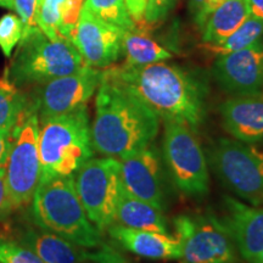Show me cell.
<instances>
[{
    "mask_svg": "<svg viewBox=\"0 0 263 263\" xmlns=\"http://www.w3.org/2000/svg\"><path fill=\"white\" fill-rule=\"evenodd\" d=\"M104 73L144 103L159 118L188 124L194 130L205 118L206 89L178 66L156 62L107 67Z\"/></svg>",
    "mask_w": 263,
    "mask_h": 263,
    "instance_id": "6da1fadb",
    "label": "cell"
},
{
    "mask_svg": "<svg viewBox=\"0 0 263 263\" xmlns=\"http://www.w3.org/2000/svg\"><path fill=\"white\" fill-rule=\"evenodd\" d=\"M90 129L94 151L121 160L154 143L160 118L103 71Z\"/></svg>",
    "mask_w": 263,
    "mask_h": 263,
    "instance_id": "7a4b0ae2",
    "label": "cell"
},
{
    "mask_svg": "<svg viewBox=\"0 0 263 263\" xmlns=\"http://www.w3.org/2000/svg\"><path fill=\"white\" fill-rule=\"evenodd\" d=\"M35 226L70 240L84 249L103 244L101 230L88 218L74 185L73 176L44 177L32 199Z\"/></svg>",
    "mask_w": 263,
    "mask_h": 263,
    "instance_id": "3957f363",
    "label": "cell"
},
{
    "mask_svg": "<svg viewBox=\"0 0 263 263\" xmlns=\"http://www.w3.org/2000/svg\"><path fill=\"white\" fill-rule=\"evenodd\" d=\"M38 149L42 176H73L94 155L87 107L39 118Z\"/></svg>",
    "mask_w": 263,
    "mask_h": 263,
    "instance_id": "277c9868",
    "label": "cell"
},
{
    "mask_svg": "<svg viewBox=\"0 0 263 263\" xmlns=\"http://www.w3.org/2000/svg\"><path fill=\"white\" fill-rule=\"evenodd\" d=\"M87 65L70 41L50 39L39 28L20 41L8 74L15 87L44 84L74 73Z\"/></svg>",
    "mask_w": 263,
    "mask_h": 263,
    "instance_id": "5b68a950",
    "label": "cell"
},
{
    "mask_svg": "<svg viewBox=\"0 0 263 263\" xmlns=\"http://www.w3.org/2000/svg\"><path fill=\"white\" fill-rule=\"evenodd\" d=\"M39 116L34 104H28L10 133L5 159L8 189L14 209L28 205L42 176L38 149Z\"/></svg>",
    "mask_w": 263,
    "mask_h": 263,
    "instance_id": "8992f818",
    "label": "cell"
},
{
    "mask_svg": "<svg viewBox=\"0 0 263 263\" xmlns=\"http://www.w3.org/2000/svg\"><path fill=\"white\" fill-rule=\"evenodd\" d=\"M210 162L219 180L250 205L263 206V150L232 138L217 140Z\"/></svg>",
    "mask_w": 263,
    "mask_h": 263,
    "instance_id": "52a82bcc",
    "label": "cell"
},
{
    "mask_svg": "<svg viewBox=\"0 0 263 263\" xmlns=\"http://www.w3.org/2000/svg\"><path fill=\"white\" fill-rule=\"evenodd\" d=\"M162 156L176 188L194 197L209 193L210 173L206 156L192 127L164 121Z\"/></svg>",
    "mask_w": 263,
    "mask_h": 263,
    "instance_id": "ba28073f",
    "label": "cell"
},
{
    "mask_svg": "<svg viewBox=\"0 0 263 263\" xmlns=\"http://www.w3.org/2000/svg\"><path fill=\"white\" fill-rule=\"evenodd\" d=\"M74 185L90 222L99 230L115 223L121 184L120 160L114 157L88 160L73 174Z\"/></svg>",
    "mask_w": 263,
    "mask_h": 263,
    "instance_id": "9c48e42d",
    "label": "cell"
},
{
    "mask_svg": "<svg viewBox=\"0 0 263 263\" xmlns=\"http://www.w3.org/2000/svg\"><path fill=\"white\" fill-rule=\"evenodd\" d=\"M182 246V263H236V248L219 219L203 215H179L173 219Z\"/></svg>",
    "mask_w": 263,
    "mask_h": 263,
    "instance_id": "30bf717a",
    "label": "cell"
},
{
    "mask_svg": "<svg viewBox=\"0 0 263 263\" xmlns=\"http://www.w3.org/2000/svg\"><path fill=\"white\" fill-rule=\"evenodd\" d=\"M103 71L87 65L72 74L41 84L33 104L39 118L57 116L87 107L101 82Z\"/></svg>",
    "mask_w": 263,
    "mask_h": 263,
    "instance_id": "8fae6325",
    "label": "cell"
},
{
    "mask_svg": "<svg viewBox=\"0 0 263 263\" xmlns=\"http://www.w3.org/2000/svg\"><path fill=\"white\" fill-rule=\"evenodd\" d=\"M127 31L95 16L82 6L80 18L70 41L91 67L107 68L123 54V37Z\"/></svg>",
    "mask_w": 263,
    "mask_h": 263,
    "instance_id": "7c38bea8",
    "label": "cell"
},
{
    "mask_svg": "<svg viewBox=\"0 0 263 263\" xmlns=\"http://www.w3.org/2000/svg\"><path fill=\"white\" fill-rule=\"evenodd\" d=\"M122 188L128 194L164 209V176L162 161L153 144L120 160Z\"/></svg>",
    "mask_w": 263,
    "mask_h": 263,
    "instance_id": "4fadbf2b",
    "label": "cell"
},
{
    "mask_svg": "<svg viewBox=\"0 0 263 263\" xmlns=\"http://www.w3.org/2000/svg\"><path fill=\"white\" fill-rule=\"evenodd\" d=\"M213 76L227 93L246 95L263 89V43L221 55L213 65Z\"/></svg>",
    "mask_w": 263,
    "mask_h": 263,
    "instance_id": "5bb4252c",
    "label": "cell"
},
{
    "mask_svg": "<svg viewBox=\"0 0 263 263\" xmlns=\"http://www.w3.org/2000/svg\"><path fill=\"white\" fill-rule=\"evenodd\" d=\"M226 215L222 224L228 232L240 256L252 263L263 251V206L224 197Z\"/></svg>",
    "mask_w": 263,
    "mask_h": 263,
    "instance_id": "9a60e30c",
    "label": "cell"
},
{
    "mask_svg": "<svg viewBox=\"0 0 263 263\" xmlns=\"http://www.w3.org/2000/svg\"><path fill=\"white\" fill-rule=\"evenodd\" d=\"M227 133L246 144L263 141V91L234 95L219 107Z\"/></svg>",
    "mask_w": 263,
    "mask_h": 263,
    "instance_id": "2e32d148",
    "label": "cell"
},
{
    "mask_svg": "<svg viewBox=\"0 0 263 263\" xmlns=\"http://www.w3.org/2000/svg\"><path fill=\"white\" fill-rule=\"evenodd\" d=\"M108 234L118 245L132 254L150 259H180L182 246L176 235L153 230L132 229L114 223Z\"/></svg>",
    "mask_w": 263,
    "mask_h": 263,
    "instance_id": "e0dca14e",
    "label": "cell"
},
{
    "mask_svg": "<svg viewBox=\"0 0 263 263\" xmlns=\"http://www.w3.org/2000/svg\"><path fill=\"white\" fill-rule=\"evenodd\" d=\"M21 244L34 251L45 263H84L89 261L84 248L42 228H27L20 236Z\"/></svg>",
    "mask_w": 263,
    "mask_h": 263,
    "instance_id": "ac0fdd59",
    "label": "cell"
},
{
    "mask_svg": "<svg viewBox=\"0 0 263 263\" xmlns=\"http://www.w3.org/2000/svg\"><path fill=\"white\" fill-rule=\"evenodd\" d=\"M84 0H43L37 6V25L50 39H70Z\"/></svg>",
    "mask_w": 263,
    "mask_h": 263,
    "instance_id": "d6986e66",
    "label": "cell"
},
{
    "mask_svg": "<svg viewBox=\"0 0 263 263\" xmlns=\"http://www.w3.org/2000/svg\"><path fill=\"white\" fill-rule=\"evenodd\" d=\"M162 211L153 203L130 195L122 188L118 197L115 223L132 229L168 233Z\"/></svg>",
    "mask_w": 263,
    "mask_h": 263,
    "instance_id": "ffe728a7",
    "label": "cell"
},
{
    "mask_svg": "<svg viewBox=\"0 0 263 263\" xmlns=\"http://www.w3.org/2000/svg\"><path fill=\"white\" fill-rule=\"evenodd\" d=\"M245 0H226L207 18L202 28L205 44H219L234 33L249 17Z\"/></svg>",
    "mask_w": 263,
    "mask_h": 263,
    "instance_id": "44dd1931",
    "label": "cell"
},
{
    "mask_svg": "<svg viewBox=\"0 0 263 263\" xmlns=\"http://www.w3.org/2000/svg\"><path fill=\"white\" fill-rule=\"evenodd\" d=\"M122 49L126 57L124 65L128 66L156 64L172 58V54L167 49L140 32L127 31L124 33Z\"/></svg>",
    "mask_w": 263,
    "mask_h": 263,
    "instance_id": "7402d4cb",
    "label": "cell"
},
{
    "mask_svg": "<svg viewBox=\"0 0 263 263\" xmlns=\"http://www.w3.org/2000/svg\"><path fill=\"white\" fill-rule=\"evenodd\" d=\"M262 34L263 20L254 17V16H249L244 24L240 26L224 42L219 43V44H205L203 43L202 48H205L207 51L212 52V54L221 57V55L241 50V49L254 44L255 42H257L261 38Z\"/></svg>",
    "mask_w": 263,
    "mask_h": 263,
    "instance_id": "603a6c76",
    "label": "cell"
},
{
    "mask_svg": "<svg viewBox=\"0 0 263 263\" xmlns=\"http://www.w3.org/2000/svg\"><path fill=\"white\" fill-rule=\"evenodd\" d=\"M84 6L97 17L124 31L137 32V26L128 12L124 0H84Z\"/></svg>",
    "mask_w": 263,
    "mask_h": 263,
    "instance_id": "cb8c5ba5",
    "label": "cell"
},
{
    "mask_svg": "<svg viewBox=\"0 0 263 263\" xmlns=\"http://www.w3.org/2000/svg\"><path fill=\"white\" fill-rule=\"evenodd\" d=\"M28 105L27 99L12 85L0 83V132L11 133Z\"/></svg>",
    "mask_w": 263,
    "mask_h": 263,
    "instance_id": "d4e9b609",
    "label": "cell"
},
{
    "mask_svg": "<svg viewBox=\"0 0 263 263\" xmlns=\"http://www.w3.org/2000/svg\"><path fill=\"white\" fill-rule=\"evenodd\" d=\"M22 38V22L18 16L8 14L0 20V49L10 58Z\"/></svg>",
    "mask_w": 263,
    "mask_h": 263,
    "instance_id": "484cf974",
    "label": "cell"
},
{
    "mask_svg": "<svg viewBox=\"0 0 263 263\" xmlns=\"http://www.w3.org/2000/svg\"><path fill=\"white\" fill-rule=\"evenodd\" d=\"M0 263H45L24 244L14 240L0 239Z\"/></svg>",
    "mask_w": 263,
    "mask_h": 263,
    "instance_id": "4316f807",
    "label": "cell"
},
{
    "mask_svg": "<svg viewBox=\"0 0 263 263\" xmlns=\"http://www.w3.org/2000/svg\"><path fill=\"white\" fill-rule=\"evenodd\" d=\"M14 10H16L22 22V38L39 29L37 25V0H14Z\"/></svg>",
    "mask_w": 263,
    "mask_h": 263,
    "instance_id": "83f0119b",
    "label": "cell"
},
{
    "mask_svg": "<svg viewBox=\"0 0 263 263\" xmlns=\"http://www.w3.org/2000/svg\"><path fill=\"white\" fill-rule=\"evenodd\" d=\"M173 4L174 0H147L145 15H144L146 28L159 24V21L166 17Z\"/></svg>",
    "mask_w": 263,
    "mask_h": 263,
    "instance_id": "f1b7e54d",
    "label": "cell"
},
{
    "mask_svg": "<svg viewBox=\"0 0 263 263\" xmlns=\"http://www.w3.org/2000/svg\"><path fill=\"white\" fill-rule=\"evenodd\" d=\"M88 258L94 263H129L116 248L104 242L99 246L97 251L89 252Z\"/></svg>",
    "mask_w": 263,
    "mask_h": 263,
    "instance_id": "f546056e",
    "label": "cell"
},
{
    "mask_svg": "<svg viewBox=\"0 0 263 263\" xmlns=\"http://www.w3.org/2000/svg\"><path fill=\"white\" fill-rule=\"evenodd\" d=\"M126 2L128 12H129L132 20L137 26V29L140 33L146 31L144 15H145L147 0H124Z\"/></svg>",
    "mask_w": 263,
    "mask_h": 263,
    "instance_id": "4dcf8cb0",
    "label": "cell"
},
{
    "mask_svg": "<svg viewBox=\"0 0 263 263\" xmlns=\"http://www.w3.org/2000/svg\"><path fill=\"white\" fill-rule=\"evenodd\" d=\"M12 210H14V206L10 199L8 183H6L5 166L0 164V219L5 218Z\"/></svg>",
    "mask_w": 263,
    "mask_h": 263,
    "instance_id": "1f68e13d",
    "label": "cell"
},
{
    "mask_svg": "<svg viewBox=\"0 0 263 263\" xmlns=\"http://www.w3.org/2000/svg\"><path fill=\"white\" fill-rule=\"evenodd\" d=\"M249 15L263 20V0H245Z\"/></svg>",
    "mask_w": 263,
    "mask_h": 263,
    "instance_id": "d6a6232c",
    "label": "cell"
},
{
    "mask_svg": "<svg viewBox=\"0 0 263 263\" xmlns=\"http://www.w3.org/2000/svg\"><path fill=\"white\" fill-rule=\"evenodd\" d=\"M206 2L207 0H189V9H190V12H192L195 24L197 22V20H199L200 15H201L202 9L203 6H205Z\"/></svg>",
    "mask_w": 263,
    "mask_h": 263,
    "instance_id": "836d02e7",
    "label": "cell"
},
{
    "mask_svg": "<svg viewBox=\"0 0 263 263\" xmlns=\"http://www.w3.org/2000/svg\"><path fill=\"white\" fill-rule=\"evenodd\" d=\"M10 144V133H2L0 132V164L5 163L6 154L9 150Z\"/></svg>",
    "mask_w": 263,
    "mask_h": 263,
    "instance_id": "e575fe53",
    "label": "cell"
},
{
    "mask_svg": "<svg viewBox=\"0 0 263 263\" xmlns=\"http://www.w3.org/2000/svg\"><path fill=\"white\" fill-rule=\"evenodd\" d=\"M0 6L6 9H14V0H0Z\"/></svg>",
    "mask_w": 263,
    "mask_h": 263,
    "instance_id": "d590c367",
    "label": "cell"
},
{
    "mask_svg": "<svg viewBox=\"0 0 263 263\" xmlns=\"http://www.w3.org/2000/svg\"><path fill=\"white\" fill-rule=\"evenodd\" d=\"M252 263H263V251H262V254H261V255H259V256H258V257H257V258H256V259H255V261H254V262H252Z\"/></svg>",
    "mask_w": 263,
    "mask_h": 263,
    "instance_id": "8d00e7d4",
    "label": "cell"
},
{
    "mask_svg": "<svg viewBox=\"0 0 263 263\" xmlns=\"http://www.w3.org/2000/svg\"><path fill=\"white\" fill-rule=\"evenodd\" d=\"M43 2V0H37V6L39 5V4H41V3Z\"/></svg>",
    "mask_w": 263,
    "mask_h": 263,
    "instance_id": "74e56055",
    "label": "cell"
},
{
    "mask_svg": "<svg viewBox=\"0 0 263 263\" xmlns=\"http://www.w3.org/2000/svg\"><path fill=\"white\" fill-rule=\"evenodd\" d=\"M84 263H87V262H84ZM93 263H94V262H93Z\"/></svg>",
    "mask_w": 263,
    "mask_h": 263,
    "instance_id": "f35d334b",
    "label": "cell"
}]
</instances>
